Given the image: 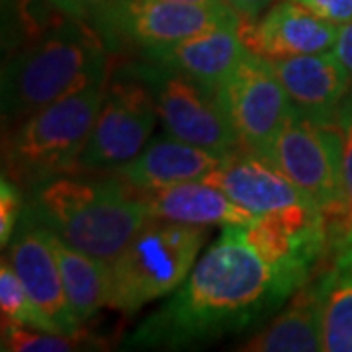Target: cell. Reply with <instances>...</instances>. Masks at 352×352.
I'll return each mask as SVG.
<instances>
[{"label": "cell", "instance_id": "5", "mask_svg": "<svg viewBox=\"0 0 352 352\" xmlns=\"http://www.w3.org/2000/svg\"><path fill=\"white\" fill-rule=\"evenodd\" d=\"M206 241V226L151 217L110 264L108 307L135 314L175 292L192 272Z\"/></svg>", "mask_w": 352, "mask_h": 352}, {"label": "cell", "instance_id": "3", "mask_svg": "<svg viewBox=\"0 0 352 352\" xmlns=\"http://www.w3.org/2000/svg\"><path fill=\"white\" fill-rule=\"evenodd\" d=\"M106 45L98 30L75 18L20 51L4 67V122H24L53 102L106 80Z\"/></svg>", "mask_w": 352, "mask_h": 352}, {"label": "cell", "instance_id": "24", "mask_svg": "<svg viewBox=\"0 0 352 352\" xmlns=\"http://www.w3.org/2000/svg\"><path fill=\"white\" fill-rule=\"evenodd\" d=\"M344 141H342V184L346 198V215L339 231L329 239V247H339L352 243V122L344 124Z\"/></svg>", "mask_w": 352, "mask_h": 352}, {"label": "cell", "instance_id": "11", "mask_svg": "<svg viewBox=\"0 0 352 352\" xmlns=\"http://www.w3.org/2000/svg\"><path fill=\"white\" fill-rule=\"evenodd\" d=\"M8 258L32 302L55 323L57 331L67 337H87L67 302L51 231L41 226L30 210L24 214V226L10 241Z\"/></svg>", "mask_w": 352, "mask_h": 352}, {"label": "cell", "instance_id": "14", "mask_svg": "<svg viewBox=\"0 0 352 352\" xmlns=\"http://www.w3.org/2000/svg\"><path fill=\"white\" fill-rule=\"evenodd\" d=\"M221 161V157L188 141L161 135L147 143L131 161L116 166L113 173L133 188L161 190L204 180Z\"/></svg>", "mask_w": 352, "mask_h": 352}, {"label": "cell", "instance_id": "18", "mask_svg": "<svg viewBox=\"0 0 352 352\" xmlns=\"http://www.w3.org/2000/svg\"><path fill=\"white\" fill-rule=\"evenodd\" d=\"M243 352H317L323 351L321 296L317 286L300 289L286 311L256 331L239 346Z\"/></svg>", "mask_w": 352, "mask_h": 352}, {"label": "cell", "instance_id": "21", "mask_svg": "<svg viewBox=\"0 0 352 352\" xmlns=\"http://www.w3.org/2000/svg\"><path fill=\"white\" fill-rule=\"evenodd\" d=\"M0 309H2V323H14L20 327L47 331V333H59L55 323L32 302L22 280L18 278L12 264L6 258H2V264H0Z\"/></svg>", "mask_w": 352, "mask_h": 352}, {"label": "cell", "instance_id": "20", "mask_svg": "<svg viewBox=\"0 0 352 352\" xmlns=\"http://www.w3.org/2000/svg\"><path fill=\"white\" fill-rule=\"evenodd\" d=\"M51 243L63 278L67 302L76 319L85 323L90 317H94L100 307H108L110 266L69 247L53 231Z\"/></svg>", "mask_w": 352, "mask_h": 352}, {"label": "cell", "instance_id": "28", "mask_svg": "<svg viewBox=\"0 0 352 352\" xmlns=\"http://www.w3.org/2000/svg\"><path fill=\"white\" fill-rule=\"evenodd\" d=\"M241 16L245 18H258V14L268 10L276 0H227Z\"/></svg>", "mask_w": 352, "mask_h": 352}, {"label": "cell", "instance_id": "8", "mask_svg": "<svg viewBox=\"0 0 352 352\" xmlns=\"http://www.w3.org/2000/svg\"><path fill=\"white\" fill-rule=\"evenodd\" d=\"M127 71L149 88L157 112L170 135L208 149L221 159L243 149L217 88L208 87L170 65L149 59H141Z\"/></svg>", "mask_w": 352, "mask_h": 352}, {"label": "cell", "instance_id": "10", "mask_svg": "<svg viewBox=\"0 0 352 352\" xmlns=\"http://www.w3.org/2000/svg\"><path fill=\"white\" fill-rule=\"evenodd\" d=\"M157 106L149 88L129 71L106 88L98 120L76 161V173L116 168L131 161L149 141L157 124Z\"/></svg>", "mask_w": 352, "mask_h": 352}, {"label": "cell", "instance_id": "13", "mask_svg": "<svg viewBox=\"0 0 352 352\" xmlns=\"http://www.w3.org/2000/svg\"><path fill=\"white\" fill-rule=\"evenodd\" d=\"M201 182L212 184L254 215L309 204L298 186L263 157L243 149L226 157ZM315 208V206H314Z\"/></svg>", "mask_w": 352, "mask_h": 352}, {"label": "cell", "instance_id": "4", "mask_svg": "<svg viewBox=\"0 0 352 352\" xmlns=\"http://www.w3.org/2000/svg\"><path fill=\"white\" fill-rule=\"evenodd\" d=\"M104 98L106 80L25 118L4 143L6 175L32 190L51 178L75 175L76 161L87 147Z\"/></svg>", "mask_w": 352, "mask_h": 352}, {"label": "cell", "instance_id": "17", "mask_svg": "<svg viewBox=\"0 0 352 352\" xmlns=\"http://www.w3.org/2000/svg\"><path fill=\"white\" fill-rule=\"evenodd\" d=\"M151 217L190 226H249L258 215L241 208L226 192L201 180L161 190H141Z\"/></svg>", "mask_w": 352, "mask_h": 352}, {"label": "cell", "instance_id": "26", "mask_svg": "<svg viewBox=\"0 0 352 352\" xmlns=\"http://www.w3.org/2000/svg\"><path fill=\"white\" fill-rule=\"evenodd\" d=\"M61 12L69 14L71 18L78 20H90L94 14L102 10L106 4H110L112 0H51Z\"/></svg>", "mask_w": 352, "mask_h": 352}, {"label": "cell", "instance_id": "7", "mask_svg": "<svg viewBox=\"0 0 352 352\" xmlns=\"http://www.w3.org/2000/svg\"><path fill=\"white\" fill-rule=\"evenodd\" d=\"M90 22L106 45L129 47L141 55L214 28L237 25L241 14L227 0H112Z\"/></svg>", "mask_w": 352, "mask_h": 352}, {"label": "cell", "instance_id": "16", "mask_svg": "<svg viewBox=\"0 0 352 352\" xmlns=\"http://www.w3.org/2000/svg\"><path fill=\"white\" fill-rule=\"evenodd\" d=\"M245 47L237 25H221L173 45L141 53V59L170 65L212 88H219L243 63Z\"/></svg>", "mask_w": 352, "mask_h": 352}, {"label": "cell", "instance_id": "22", "mask_svg": "<svg viewBox=\"0 0 352 352\" xmlns=\"http://www.w3.org/2000/svg\"><path fill=\"white\" fill-rule=\"evenodd\" d=\"M87 337H67L47 331H28L14 323H2V351L10 352H69L78 351Z\"/></svg>", "mask_w": 352, "mask_h": 352}, {"label": "cell", "instance_id": "27", "mask_svg": "<svg viewBox=\"0 0 352 352\" xmlns=\"http://www.w3.org/2000/svg\"><path fill=\"white\" fill-rule=\"evenodd\" d=\"M335 53L352 76V22L339 25V38L335 43Z\"/></svg>", "mask_w": 352, "mask_h": 352}, {"label": "cell", "instance_id": "19", "mask_svg": "<svg viewBox=\"0 0 352 352\" xmlns=\"http://www.w3.org/2000/svg\"><path fill=\"white\" fill-rule=\"evenodd\" d=\"M331 251L333 266L315 282L321 296L323 351L352 352V243Z\"/></svg>", "mask_w": 352, "mask_h": 352}, {"label": "cell", "instance_id": "23", "mask_svg": "<svg viewBox=\"0 0 352 352\" xmlns=\"http://www.w3.org/2000/svg\"><path fill=\"white\" fill-rule=\"evenodd\" d=\"M18 182H14L10 176H2L0 180V243L2 249H6V245H10L16 226L24 215V198L22 192L16 186Z\"/></svg>", "mask_w": 352, "mask_h": 352}, {"label": "cell", "instance_id": "15", "mask_svg": "<svg viewBox=\"0 0 352 352\" xmlns=\"http://www.w3.org/2000/svg\"><path fill=\"white\" fill-rule=\"evenodd\" d=\"M294 108L319 122H335V112L349 90L351 73L337 53H307L270 61Z\"/></svg>", "mask_w": 352, "mask_h": 352}, {"label": "cell", "instance_id": "25", "mask_svg": "<svg viewBox=\"0 0 352 352\" xmlns=\"http://www.w3.org/2000/svg\"><path fill=\"white\" fill-rule=\"evenodd\" d=\"M333 24L352 22V0H296Z\"/></svg>", "mask_w": 352, "mask_h": 352}, {"label": "cell", "instance_id": "6", "mask_svg": "<svg viewBox=\"0 0 352 352\" xmlns=\"http://www.w3.org/2000/svg\"><path fill=\"white\" fill-rule=\"evenodd\" d=\"M342 141L344 133L340 135L335 122H319L294 108L266 159L325 215L329 237L342 227L346 215Z\"/></svg>", "mask_w": 352, "mask_h": 352}, {"label": "cell", "instance_id": "9", "mask_svg": "<svg viewBox=\"0 0 352 352\" xmlns=\"http://www.w3.org/2000/svg\"><path fill=\"white\" fill-rule=\"evenodd\" d=\"M245 151L268 159L294 104L268 59L249 51L239 69L217 88Z\"/></svg>", "mask_w": 352, "mask_h": 352}, {"label": "cell", "instance_id": "29", "mask_svg": "<svg viewBox=\"0 0 352 352\" xmlns=\"http://www.w3.org/2000/svg\"><path fill=\"white\" fill-rule=\"evenodd\" d=\"M184 2H210V0H184Z\"/></svg>", "mask_w": 352, "mask_h": 352}, {"label": "cell", "instance_id": "1", "mask_svg": "<svg viewBox=\"0 0 352 352\" xmlns=\"http://www.w3.org/2000/svg\"><path fill=\"white\" fill-rule=\"evenodd\" d=\"M303 286L305 280L294 272L266 263L239 226H226L173 298L135 329L126 349L180 351L247 331Z\"/></svg>", "mask_w": 352, "mask_h": 352}, {"label": "cell", "instance_id": "2", "mask_svg": "<svg viewBox=\"0 0 352 352\" xmlns=\"http://www.w3.org/2000/svg\"><path fill=\"white\" fill-rule=\"evenodd\" d=\"M30 214L69 247L108 266L151 219L141 190L118 176L51 178L32 190Z\"/></svg>", "mask_w": 352, "mask_h": 352}, {"label": "cell", "instance_id": "12", "mask_svg": "<svg viewBox=\"0 0 352 352\" xmlns=\"http://www.w3.org/2000/svg\"><path fill=\"white\" fill-rule=\"evenodd\" d=\"M239 34L247 50L278 61L335 47L339 25L296 0H282L272 4L261 20L241 16Z\"/></svg>", "mask_w": 352, "mask_h": 352}]
</instances>
